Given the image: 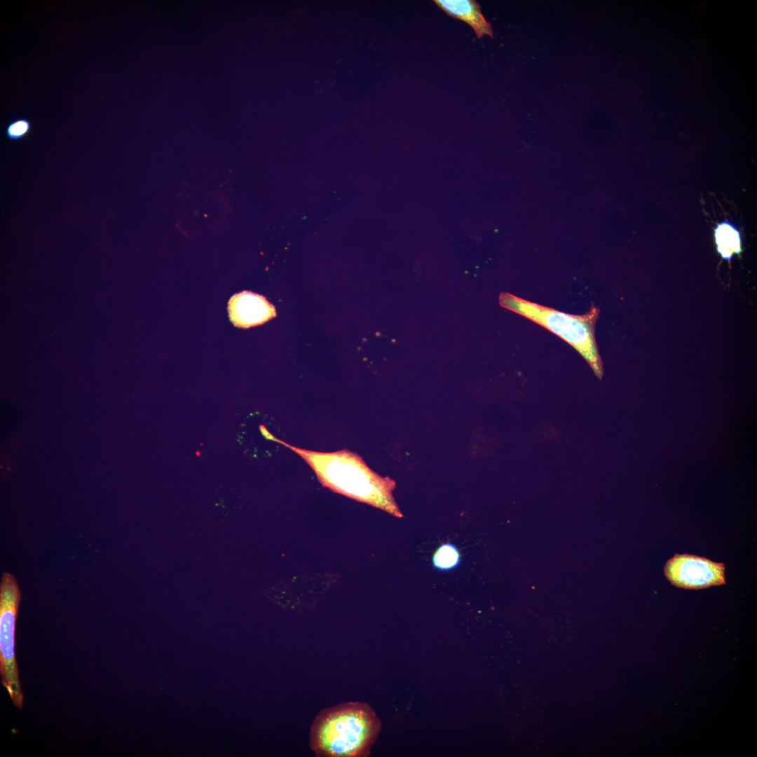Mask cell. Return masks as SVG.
I'll use <instances>...</instances> for the list:
<instances>
[{
  "label": "cell",
  "mask_w": 757,
  "mask_h": 757,
  "mask_svg": "<svg viewBox=\"0 0 757 757\" xmlns=\"http://www.w3.org/2000/svg\"><path fill=\"white\" fill-rule=\"evenodd\" d=\"M716 251L727 261L733 258L735 254L742 251V237L738 228L725 219L718 223L714 230Z\"/></svg>",
  "instance_id": "8"
},
{
  "label": "cell",
  "mask_w": 757,
  "mask_h": 757,
  "mask_svg": "<svg viewBox=\"0 0 757 757\" xmlns=\"http://www.w3.org/2000/svg\"><path fill=\"white\" fill-rule=\"evenodd\" d=\"M725 565L705 557L675 554L664 567V575L677 587L699 589L726 583Z\"/></svg>",
  "instance_id": "5"
},
{
  "label": "cell",
  "mask_w": 757,
  "mask_h": 757,
  "mask_svg": "<svg viewBox=\"0 0 757 757\" xmlns=\"http://www.w3.org/2000/svg\"><path fill=\"white\" fill-rule=\"evenodd\" d=\"M228 311L232 323L240 328L261 325L276 315L274 306L263 296L248 291L231 296Z\"/></svg>",
  "instance_id": "6"
},
{
  "label": "cell",
  "mask_w": 757,
  "mask_h": 757,
  "mask_svg": "<svg viewBox=\"0 0 757 757\" xmlns=\"http://www.w3.org/2000/svg\"><path fill=\"white\" fill-rule=\"evenodd\" d=\"M435 4L448 15L468 23L478 39L486 34L493 36L491 23L481 11L479 4L475 0H434Z\"/></svg>",
  "instance_id": "7"
},
{
  "label": "cell",
  "mask_w": 757,
  "mask_h": 757,
  "mask_svg": "<svg viewBox=\"0 0 757 757\" xmlns=\"http://www.w3.org/2000/svg\"><path fill=\"white\" fill-rule=\"evenodd\" d=\"M272 440L300 456L322 486L396 517H403L393 496L395 481L374 472L357 453L348 449L331 453L313 451L289 445L274 437Z\"/></svg>",
  "instance_id": "1"
},
{
  "label": "cell",
  "mask_w": 757,
  "mask_h": 757,
  "mask_svg": "<svg viewBox=\"0 0 757 757\" xmlns=\"http://www.w3.org/2000/svg\"><path fill=\"white\" fill-rule=\"evenodd\" d=\"M461 562V554L457 547L449 543L439 547L432 556V563L435 568L449 571L457 567Z\"/></svg>",
  "instance_id": "9"
},
{
  "label": "cell",
  "mask_w": 757,
  "mask_h": 757,
  "mask_svg": "<svg viewBox=\"0 0 757 757\" xmlns=\"http://www.w3.org/2000/svg\"><path fill=\"white\" fill-rule=\"evenodd\" d=\"M30 122L26 118H17L11 121L6 126L5 134L11 140H18L25 137L29 132Z\"/></svg>",
  "instance_id": "10"
},
{
  "label": "cell",
  "mask_w": 757,
  "mask_h": 757,
  "mask_svg": "<svg viewBox=\"0 0 757 757\" xmlns=\"http://www.w3.org/2000/svg\"><path fill=\"white\" fill-rule=\"evenodd\" d=\"M499 304L545 327L570 343L587 361L595 375L599 379L602 378L603 363L594 334L600 311L599 308L592 304L585 314L571 315L506 292L500 294Z\"/></svg>",
  "instance_id": "3"
},
{
  "label": "cell",
  "mask_w": 757,
  "mask_h": 757,
  "mask_svg": "<svg viewBox=\"0 0 757 757\" xmlns=\"http://www.w3.org/2000/svg\"><path fill=\"white\" fill-rule=\"evenodd\" d=\"M21 593L15 578L3 573L0 584V674L13 704L21 709L24 696L15 653V623Z\"/></svg>",
  "instance_id": "4"
},
{
  "label": "cell",
  "mask_w": 757,
  "mask_h": 757,
  "mask_svg": "<svg viewBox=\"0 0 757 757\" xmlns=\"http://www.w3.org/2000/svg\"><path fill=\"white\" fill-rule=\"evenodd\" d=\"M381 722L370 705L348 702L322 709L312 722L309 744L316 756L365 757Z\"/></svg>",
  "instance_id": "2"
}]
</instances>
